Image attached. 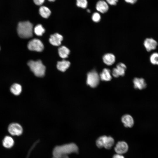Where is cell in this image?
I'll return each instance as SVG.
<instances>
[{"instance_id": "16", "label": "cell", "mask_w": 158, "mask_h": 158, "mask_svg": "<svg viewBox=\"0 0 158 158\" xmlns=\"http://www.w3.org/2000/svg\"><path fill=\"white\" fill-rule=\"evenodd\" d=\"M99 76L100 79L102 81H109L112 79L110 70L107 68L104 69Z\"/></svg>"}, {"instance_id": "23", "label": "cell", "mask_w": 158, "mask_h": 158, "mask_svg": "<svg viewBox=\"0 0 158 158\" xmlns=\"http://www.w3.org/2000/svg\"><path fill=\"white\" fill-rule=\"evenodd\" d=\"M150 61L152 64L158 65V53H153L150 56Z\"/></svg>"}, {"instance_id": "28", "label": "cell", "mask_w": 158, "mask_h": 158, "mask_svg": "<svg viewBox=\"0 0 158 158\" xmlns=\"http://www.w3.org/2000/svg\"><path fill=\"white\" fill-rule=\"evenodd\" d=\"M112 158H125L122 155L118 154H116L113 155Z\"/></svg>"}, {"instance_id": "31", "label": "cell", "mask_w": 158, "mask_h": 158, "mask_svg": "<svg viewBox=\"0 0 158 158\" xmlns=\"http://www.w3.org/2000/svg\"><path fill=\"white\" fill-rule=\"evenodd\" d=\"M87 12H88L89 13L90 12V10L89 9H87Z\"/></svg>"}, {"instance_id": "30", "label": "cell", "mask_w": 158, "mask_h": 158, "mask_svg": "<svg viewBox=\"0 0 158 158\" xmlns=\"http://www.w3.org/2000/svg\"><path fill=\"white\" fill-rule=\"evenodd\" d=\"M49 1L51 2H54L55 1V0H48Z\"/></svg>"}, {"instance_id": "5", "label": "cell", "mask_w": 158, "mask_h": 158, "mask_svg": "<svg viewBox=\"0 0 158 158\" xmlns=\"http://www.w3.org/2000/svg\"><path fill=\"white\" fill-rule=\"evenodd\" d=\"M100 79L99 76L97 72L93 70L87 74V83L91 87L95 88L99 85Z\"/></svg>"}, {"instance_id": "17", "label": "cell", "mask_w": 158, "mask_h": 158, "mask_svg": "<svg viewBox=\"0 0 158 158\" xmlns=\"http://www.w3.org/2000/svg\"><path fill=\"white\" fill-rule=\"evenodd\" d=\"M14 141L13 138L9 136H6L4 137L2 141L3 146L6 148H10L14 145Z\"/></svg>"}, {"instance_id": "8", "label": "cell", "mask_w": 158, "mask_h": 158, "mask_svg": "<svg viewBox=\"0 0 158 158\" xmlns=\"http://www.w3.org/2000/svg\"><path fill=\"white\" fill-rule=\"evenodd\" d=\"M126 66L122 63H118L116 66V67L113 68L112 74L113 76L117 78L120 76H123L125 73L126 69Z\"/></svg>"}, {"instance_id": "10", "label": "cell", "mask_w": 158, "mask_h": 158, "mask_svg": "<svg viewBox=\"0 0 158 158\" xmlns=\"http://www.w3.org/2000/svg\"><path fill=\"white\" fill-rule=\"evenodd\" d=\"M157 44V42L154 39L151 38L146 39L144 42V45L148 51H150L155 49Z\"/></svg>"}, {"instance_id": "25", "label": "cell", "mask_w": 158, "mask_h": 158, "mask_svg": "<svg viewBox=\"0 0 158 158\" xmlns=\"http://www.w3.org/2000/svg\"><path fill=\"white\" fill-rule=\"evenodd\" d=\"M92 18L93 21L95 22H98L101 19V16L99 13L95 12L92 14Z\"/></svg>"}, {"instance_id": "13", "label": "cell", "mask_w": 158, "mask_h": 158, "mask_svg": "<svg viewBox=\"0 0 158 158\" xmlns=\"http://www.w3.org/2000/svg\"><path fill=\"white\" fill-rule=\"evenodd\" d=\"M121 121L126 127L131 128L133 126L134 121L133 117L129 114H125L121 118Z\"/></svg>"}, {"instance_id": "20", "label": "cell", "mask_w": 158, "mask_h": 158, "mask_svg": "<svg viewBox=\"0 0 158 158\" xmlns=\"http://www.w3.org/2000/svg\"><path fill=\"white\" fill-rule=\"evenodd\" d=\"M40 15L43 18H47L50 16L51 11L47 7L44 6H41L39 9Z\"/></svg>"}, {"instance_id": "19", "label": "cell", "mask_w": 158, "mask_h": 158, "mask_svg": "<svg viewBox=\"0 0 158 158\" xmlns=\"http://www.w3.org/2000/svg\"><path fill=\"white\" fill-rule=\"evenodd\" d=\"M10 90L11 93L14 95L16 96L18 95L21 92L22 87L19 84L15 83L11 87Z\"/></svg>"}, {"instance_id": "11", "label": "cell", "mask_w": 158, "mask_h": 158, "mask_svg": "<svg viewBox=\"0 0 158 158\" xmlns=\"http://www.w3.org/2000/svg\"><path fill=\"white\" fill-rule=\"evenodd\" d=\"M63 39V37L61 35L56 33L51 35L49 42L53 45L58 46L61 44Z\"/></svg>"}, {"instance_id": "29", "label": "cell", "mask_w": 158, "mask_h": 158, "mask_svg": "<svg viewBox=\"0 0 158 158\" xmlns=\"http://www.w3.org/2000/svg\"><path fill=\"white\" fill-rule=\"evenodd\" d=\"M125 1L128 3H129L132 4H133L135 3L138 0H124Z\"/></svg>"}, {"instance_id": "12", "label": "cell", "mask_w": 158, "mask_h": 158, "mask_svg": "<svg viewBox=\"0 0 158 158\" xmlns=\"http://www.w3.org/2000/svg\"><path fill=\"white\" fill-rule=\"evenodd\" d=\"M96 8L98 11L102 13H104L107 11L109 8L107 3L106 2L103 0H101L97 2Z\"/></svg>"}, {"instance_id": "6", "label": "cell", "mask_w": 158, "mask_h": 158, "mask_svg": "<svg viewBox=\"0 0 158 158\" xmlns=\"http://www.w3.org/2000/svg\"><path fill=\"white\" fill-rule=\"evenodd\" d=\"M28 47L30 50L40 52L43 50L44 46L40 40L35 38L28 42Z\"/></svg>"}, {"instance_id": "22", "label": "cell", "mask_w": 158, "mask_h": 158, "mask_svg": "<svg viewBox=\"0 0 158 158\" xmlns=\"http://www.w3.org/2000/svg\"><path fill=\"white\" fill-rule=\"evenodd\" d=\"M33 31L36 35L41 36L44 32L45 30L41 24H38L35 27Z\"/></svg>"}, {"instance_id": "26", "label": "cell", "mask_w": 158, "mask_h": 158, "mask_svg": "<svg viewBox=\"0 0 158 158\" xmlns=\"http://www.w3.org/2000/svg\"><path fill=\"white\" fill-rule=\"evenodd\" d=\"M107 2L111 5H115L116 4L118 0H106Z\"/></svg>"}, {"instance_id": "32", "label": "cell", "mask_w": 158, "mask_h": 158, "mask_svg": "<svg viewBox=\"0 0 158 158\" xmlns=\"http://www.w3.org/2000/svg\"></svg>"}, {"instance_id": "1", "label": "cell", "mask_w": 158, "mask_h": 158, "mask_svg": "<svg viewBox=\"0 0 158 158\" xmlns=\"http://www.w3.org/2000/svg\"><path fill=\"white\" fill-rule=\"evenodd\" d=\"M78 148L75 143H71L56 146L53 151V158H69L68 155L77 153Z\"/></svg>"}, {"instance_id": "14", "label": "cell", "mask_w": 158, "mask_h": 158, "mask_svg": "<svg viewBox=\"0 0 158 158\" xmlns=\"http://www.w3.org/2000/svg\"><path fill=\"white\" fill-rule=\"evenodd\" d=\"M133 82L134 87L135 89L142 90L146 87L147 84L143 78H135L133 79Z\"/></svg>"}, {"instance_id": "27", "label": "cell", "mask_w": 158, "mask_h": 158, "mask_svg": "<svg viewBox=\"0 0 158 158\" xmlns=\"http://www.w3.org/2000/svg\"><path fill=\"white\" fill-rule=\"evenodd\" d=\"M45 0H33L34 3L36 5L40 6L44 2Z\"/></svg>"}, {"instance_id": "24", "label": "cell", "mask_w": 158, "mask_h": 158, "mask_svg": "<svg viewBox=\"0 0 158 158\" xmlns=\"http://www.w3.org/2000/svg\"><path fill=\"white\" fill-rule=\"evenodd\" d=\"M87 0H76V4L77 6L83 8H87Z\"/></svg>"}, {"instance_id": "2", "label": "cell", "mask_w": 158, "mask_h": 158, "mask_svg": "<svg viewBox=\"0 0 158 158\" xmlns=\"http://www.w3.org/2000/svg\"><path fill=\"white\" fill-rule=\"evenodd\" d=\"M17 32L18 35L21 38H30L33 35V25L28 21L20 22L18 25Z\"/></svg>"}, {"instance_id": "15", "label": "cell", "mask_w": 158, "mask_h": 158, "mask_svg": "<svg viewBox=\"0 0 158 158\" xmlns=\"http://www.w3.org/2000/svg\"><path fill=\"white\" fill-rule=\"evenodd\" d=\"M104 62L107 65L110 66L113 64L115 61V57L112 54L107 53L103 57Z\"/></svg>"}, {"instance_id": "21", "label": "cell", "mask_w": 158, "mask_h": 158, "mask_svg": "<svg viewBox=\"0 0 158 158\" xmlns=\"http://www.w3.org/2000/svg\"><path fill=\"white\" fill-rule=\"evenodd\" d=\"M58 53L61 57L65 59L68 57L70 53V50L65 46H62L59 48Z\"/></svg>"}, {"instance_id": "4", "label": "cell", "mask_w": 158, "mask_h": 158, "mask_svg": "<svg viewBox=\"0 0 158 158\" xmlns=\"http://www.w3.org/2000/svg\"><path fill=\"white\" fill-rule=\"evenodd\" d=\"M114 144V140L111 136L103 135L100 136L97 139L96 144L99 148L104 147L106 149H111Z\"/></svg>"}, {"instance_id": "3", "label": "cell", "mask_w": 158, "mask_h": 158, "mask_svg": "<svg viewBox=\"0 0 158 158\" xmlns=\"http://www.w3.org/2000/svg\"><path fill=\"white\" fill-rule=\"evenodd\" d=\"M28 65L36 76L42 77L44 75L46 68L41 60H30L28 62Z\"/></svg>"}, {"instance_id": "7", "label": "cell", "mask_w": 158, "mask_h": 158, "mask_svg": "<svg viewBox=\"0 0 158 158\" xmlns=\"http://www.w3.org/2000/svg\"><path fill=\"white\" fill-rule=\"evenodd\" d=\"M8 130L9 133L13 136H19L23 132L22 127L20 125L16 123L10 124L8 127Z\"/></svg>"}, {"instance_id": "18", "label": "cell", "mask_w": 158, "mask_h": 158, "mask_svg": "<svg viewBox=\"0 0 158 158\" xmlns=\"http://www.w3.org/2000/svg\"><path fill=\"white\" fill-rule=\"evenodd\" d=\"M70 64V62L69 61L63 60L57 62V68L59 71L64 72L69 67Z\"/></svg>"}, {"instance_id": "9", "label": "cell", "mask_w": 158, "mask_h": 158, "mask_svg": "<svg viewBox=\"0 0 158 158\" xmlns=\"http://www.w3.org/2000/svg\"><path fill=\"white\" fill-rule=\"evenodd\" d=\"M128 149V144L124 141L118 142L115 145L114 150L116 154H123L126 153Z\"/></svg>"}]
</instances>
